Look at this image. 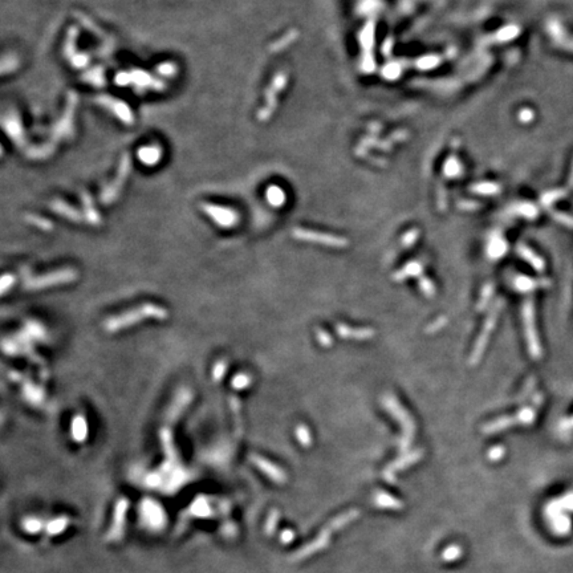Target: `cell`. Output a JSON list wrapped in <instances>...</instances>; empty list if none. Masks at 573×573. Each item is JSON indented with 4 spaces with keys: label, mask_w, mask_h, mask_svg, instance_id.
Here are the masks:
<instances>
[{
    "label": "cell",
    "mask_w": 573,
    "mask_h": 573,
    "mask_svg": "<svg viewBox=\"0 0 573 573\" xmlns=\"http://www.w3.org/2000/svg\"><path fill=\"white\" fill-rule=\"evenodd\" d=\"M519 116H520V117H519V118H520V120H522V121H524V122L531 121V120H532V118H533L532 111H529V109H524V111H523L522 113L519 114Z\"/></svg>",
    "instance_id": "28"
},
{
    "label": "cell",
    "mask_w": 573,
    "mask_h": 573,
    "mask_svg": "<svg viewBox=\"0 0 573 573\" xmlns=\"http://www.w3.org/2000/svg\"><path fill=\"white\" fill-rule=\"evenodd\" d=\"M494 292H495V285H494L493 283L485 284V286L482 288L481 299H479V302H478L476 304V309L479 312L485 311V309L489 307V303L491 302V299H493Z\"/></svg>",
    "instance_id": "12"
},
{
    "label": "cell",
    "mask_w": 573,
    "mask_h": 573,
    "mask_svg": "<svg viewBox=\"0 0 573 573\" xmlns=\"http://www.w3.org/2000/svg\"><path fill=\"white\" fill-rule=\"evenodd\" d=\"M549 30H551V35L555 37V40L557 44L566 48V49L573 51V40H569V39H566L565 36H562V32H564V31H561V28H560V26H558L557 23H552Z\"/></svg>",
    "instance_id": "13"
},
{
    "label": "cell",
    "mask_w": 573,
    "mask_h": 573,
    "mask_svg": "<svg viewBox=\"0 0 573 573\" xmlns=\"http://www.w3.org/2000/svg\"><path fill=\"white\" fill-rule=\"evenodd\" d=\"M514 285H515V290L519 291V292H532L533 290H537V288H543V286H548L549 285V281L545 279H531V277H528V276H518L516 279L514 280Z\"/></svg>",
    "instance_id": "7"
},
{
    "label": "cell",
    "mask_w": 573,
    "mask_h": 573,
    "mask_svg": "<svg viewBox=\"0 0 573 573\" xmlns=\"http://www.w3.org/2000/svg\"><path fill=\"white\" fill-rule=\"evenodd\" d=\"M382 404L385 406V409L392 414L393 418L397 419V422L400 423L402 427V437L400 439V451L404 452L409 448V446L412 445L413 438L415 434V425L412 417L409 415V413L405 410L398 400L394 396H385Z\"/></svg>",
    "instance_id": "1"
},
{
    "label": "cell",
    "mask_w": 573,
    "mask_h": 573,
    "mask_svg": "<svg viewBox=\"0 0 573 573\" xmlns=\"http://www.w3.org/2000/svg\"><path fill=\"white\" fill-rule=\"evenodd\" d=\"M336 332L340 337L352 338V340H358V341L371 338L375 334L374 329H371V328H353L346 325V324H337Z\"/></svg>",
    "instance_id": "5"
},
{
    "label": "cell",
    "mask_w": 573,
    "mask_h": 573,
    "mask_svg": "<svg viewBox=\"0 0 573 573\" xmlns=\"http://www.w3.org/2000/svg\"><path fill=\"white\" fill-rule=\"evenodd\" d=\"M504 447L503 446H494L489 451V458L491 460H499L502 459V456L504 455Z\"/></svg>",
    "instance_id": "23"
},
{
    "label": "cell",
    "mask_w": 573,
    "mask_h": 573,
    "mask_svg": "<svg viewBox=\"0 0 573 573\" xmlns=\"http://www.w3.org/2000/svg\"><path fill=\"white\" fill-rule=\"evenodd\" d=\"M502 32L504 33H500L499 35L500 40H508V39H512V37H515L518 35V28L511 27V28H506V30L502 31Z\"/></svg>",
    "instance_id": "26"
},
{
    "label": "cell",
    "mask_w": 573,
    "mask_h": 573,
    "mask_svg": "<svg viewBox=\"0 0 573 573\" xmlns=\"http://www.w3.org/2000/svg\"><path fill=\"white\" fill-rule=\"evenodd\" d=\"M572 423H573V419H572Z\"/></svg>",
    "instance_id": "31"
},
{
    "label": "cell",
    "mask_w": 573,
    "mask_h": 573,
    "mask_svg": "<svg viewBox=\"0 0 573 573\" xmlns=\"http://www.w3.org/2000/svg\"><path fill=\"white\" fill-rule=\"evenodd\" d=\"M553 217H555L556 219L560 222V223L566 224V226H570V227H573V218L568 217V215H564V214H557V213L553 214Z\"/></svg>",
    "instance_id": "27"
},
{
    "label": "cell",
    "mask_w": 573,
    "mask_h": 573,
    "mask_svg": "<svg viewBox=\"0 0 573 573\" xmlns=\"http://www.w3.org/2000/svg\"><path fill=\"white\" fill-rule=\"evenodd\" d=\"M518 417L522 425H529L535 419V410L531 408H524L518 413Z\"/></svg>",
    "instance_id": "18"
},
{
    "label": "cell",
    "mask_w": 573,
    "mask_h": 573,
    "mask_svg": "<svg viewBox=\"0 0 573 573\" xmlns=\"http://www.w3.org/2000/svg\"><path fill=\"white\" fill-rule=\"evenodd\" d=\"M419 288L422 291V294L425 296H427V298H433L435 292H437L434 283L426 276H419Z\"/></svg>",
    "instance_id": "14"
},
{
    "label": "cell",
    "mask_w": 573,
    "mask_h": 573,
    "mask_svg": "<svg viewBox=\"0 0 573 573\" xmlns=\"http://www.w3.org/2000/svg\"><path fill=\"white\" fill-rule=\"evenodd\" d=\"M516 423H520L518 414L515 415V417H499V418L494 419L491 422L485 423L483 427H482V431H483V434L489 435V434L498 433V431L508 429V427L516 425Z\"/></svg>",
    "instance_id": "6"
},
{
    "label": "cell",
    "mask_w": 573,
    "mask_h": 573,
    "mask_svg": "<svg viewBox=\"0 0 573 573\" xmlns=\"http://www.w3.org/2000/svg\"><path fill=\"white\" fill-rule=\"evenodd\" d=\"M423 272V265L419 261H410L408 264L405 265L404 268H401L393 275V280L396 281H404V280L409 279V277H419L422 276Z\"/></svg>",
    "instance_id": "8"
},
{
    "label": "cell",
    "mask_w": 573,
    "mask_h": 573,
    "mask_svg": "<svg viewBox=\"0 0 573 573\" xmlns=\"http://www.w3.org/2000/svg\"><path fill=\"white\" fill-rule=\"evenodd\" d=\"M316 337L317 341H319L323 346H331L332 344H333V340H332L331 334L328 333L327 331L321 329V328H317L316 329Z\"/></svg>",
    "instance_id": "21"
},
{
    "label": "cell",
    "mask_w": 573,
    "mask_h": 573,
    "mask_svg": "<svg viewBox=\"0 0 573 573\" xmlns=\"http://www.w3.org/2000/svg\"><path fill=\"white\" fill-rule=\"evenodd\" d=\"M458 169H459L458 162H456L455 159H450V161L447 162V165H446L445 173L447 174V175H455V174H458Z\"/></svg>",
    "instance_id": "25"
},
{
    "label": "cell",
    "mask_w": 573,
    "mask_h": 573,
    "mask_svg": "<svg viewBox=\"0 0 573 573\" xmlns=\"http://www.w3.org/2000/svg\"><path fill=\"white\" fill-rule=\"evenodd\" d=\"M421 456H422V450H414V451L409 452L406 455L401 456L400 459L396 460L393 464H390L389 470H402L405 467H408L409 464H413V463L421 459Z\"/></svg>",
    "instance_id": "11"
},
{
    "label": "cell",
    "mask_w": 573,
    "mask_h": 573,
    "mask_svg": "<svg viewBox=\"0 0 573 573\" xmlns=\"http://www.w3.org/2000/svg\"><path fill=\"white\" fill-rule=\"evenodd\" d=\"M479 207V205L478 203H460V209H464V210H474V209H478Z\"/></svg>",
    "instance_id": "29"
},
{
    "label": "cell",
    "mask_w": 573,
    "mask_h": 573,
    "mask_svg": "<svg viewBox=\"0 0 573 573\" xmlns=\"http://www.w3.org/2000/svg\"><path fill=\"white\" fill-rule=\"evenodd\" d=\"M506 252H507V244L503 239L500 236H493L490 239L489 246H487V255L490 259L498 260L500 257H503Z\"/></svg>",
    "instance_id": "9"
},
{
    "label": "cell",
    "mask_w": 573,
    "mask_h": 573,
    "mask_svg": "<svg viewBox=\"0 0 573 573\" xmlns=\"http://www.w3.org/2000/svg\"><path fill=\"white\" fill-rule=\"evenodd\" d=\"M446 324H447V317H445V316L438 317V319L434 320L433 323H430L429 325H427L426 333L431 334V333H435V332H438V331H441L442 328L445 327Z\"/></svg>",
    "instance_id": "19"
},
{
    "label": "cell",
    "mask_w": 573,
    "mask_h": 573,
    "mask_svg": "<svg viewBox=\"0 0 573 573\" xmlns=\"http://www.w3.org/2000/svg\"><path fill=\"white\" fill-rule=\"evenodd\" d=\"M516 252L519 254V256H522L524 260L528 261L529 264L532 265L533 268L536 269V271H543L544 269V260L543 259L537 256V255L535 254L532 250H529L527 246H524V244H520V246H518V248H516Z\"/></svg>",
    "instance_id": "10"
},
{
    "label": "cell",
    "mask_w": 573,
    "mask_h": 573,
    "mask_svg": "<svg viewBox=\"0 0 573 573\" xmlns=\"http://www.w3.org/2000/svg\"><path fill=\"white\" fill-rule=\"evenodd\" d=\"M268 197H269V201H271L272 203H277V205H280V203L283 202V199H284L283 193H281L279 188H276V190L271 188Z\"/></svg>",
    "instance_id": "24"
},
{
    "label": "cell",
    "mask_w": 573,
    "mask_h": 573,
    "mask_svg": "<svg viewBox=\"0 0 573 573\" xmlns=\"http://www.w3.org/2000/svg\"><path fill=\"white\" fill-rule=\"evenodd\" d=\"M516 213L520 214V215H523V217H525V218L533 219V218L537 215V210L535 209L532 205H528V203H523V205H520V206H516Z\"/></svg>",
    "instance_id": "17"
},
{
    "label": "cell",
    "mask_w": 573,
    "mask_h": 573,
    "mask_svg": "<svg viewBox=\"0 0 573 573\" xmlns=\"http://www.w3.org/2000/svg\"><path fill=\"white\" fill-rule=\"evenodd\" d=\"M569 187L573 188V169H572V174H570V178H569Z\"/></svg>",
    "instance_id": "30"
},
{
    "label": "cell",
    "mask_w": 573,
    "mask_h": 573,
    "mask_svg": "<svg viewBox=\"0 0 573 573\" xmlns=\"http://www.w3.org/2000/svg\"><path fill=\"white\" fill-rule=\"evenodd\" d=\"M295 236L302 240H308V242L320 243L324 246L333 247V248H344L348 246V240L341 236L328 235V234H321V232L308 231V230H295Z\"/></svg>",
    "instance_id": "4"
},
{
    "label": "cell",
    "mask_w": 573,
    "mask_h": 573,
    "mask_svg": "<svg viewBox=\"0 0 573 573\" xmlns=\"http://www.w3.org/2000/svg\"><path fill=\"white\" fill-rule=\"evenodd\" d=\"M296 437H298V439L300 441V443H302L303 446H305V447H308V446H311V443H312L311 431H309L308 427L304 426V425H300V426L296 429Z\"/></svg>",
    "instance_id": "15"
},
{
    "label": "cell",
    "mask_w": 573,
    "mask_h": 573,
    "mask_svg": "<svg viewBox=\"0 0 573 573\" xmlns=\"http://www.w3.org/2000/svg\"><path fill=\"white\" fill-rule=\"evenodd\" d=\"M503 307H504L503 299H498V300L493 304V307L490 308L489 315L486 317V321L485 324H483L481 334L478 336V340L476 342H475L474 349H472V353H471L470 356V365H472V366L479 364V361H481L482 356H483V353H485L486 350V346L489 344L490 336H491L494 328H495L496 320H498V316H499L500 311H502Z\"/></svg>",
    "instance_id": "2"
},
{
    "label": "cell",
    "mask_w": 573,
    "mask_h": 573,
    "mask_svg": "<svg viewBox=\"0 0 573 573\" xmlns=\"http://www.w3.org/2000/svg\"><path fill=\"white\" fill-rule=\"evenodd\" d=\"M565 194H566L565 190L551 191V193H547V194L543 195V198H541V203H543L544 206H548V205H551V203L555 202L556 199L565 197Z\"/></svg>",
    "instance_id": "16"
},
{
    "label": "cell",
    "mask_w": 573,
    "mask_h": 573,
    "mask_svg": "<svg viewBox=\"0 0 573 573\" xmlns=\"http://www.w3.org/2000/svg\"><path fill=\"white\" fill-rule=\"evenodd\" d=\"M418 236H419L418 230H410V231L406 232V234L404 235V238H402V246H404L405 248H409V247H412L413 244L417 242Z\"/></svg>",
    "instance_id": "22"
},
{
    "label": "cell",
    "mask_w": 573,
    "mask_h": 573,
    "mask_svg": "<svg viewBox=\"0 0 573 573\" xmlns=\"http://www.w3.org/2000/svg\"><path fill=\"white\" fill-rule=\"evenodd\" d=\"M522 316L529 354H531L532 358L537 360V358H540L543 356V350H541L539 337H537L536 325H535V309H533L532 299L528 298L524 300L522 308Z\"/></svg>",
    "instance_id": "3"
},
{
    "label": "cell",
    "mask_w": 573,
    "mask_h": 573,
    "mask_svg": "<svg viewBox=\"0 0 573 573\" xmlns=\"http://www.w3.org/2000/svg\"><path fill=\"white\" fill-rule=\"evenodd\" d=\"M472 190L475 193H481V194H495L499 190V186L494 183H482L478 186H472Z\"/></svg>",
    "instance_id": "20"
}]
</instances>
